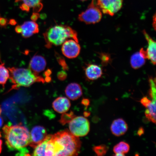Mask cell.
<instances>
[{"label": "cell", "instance_id": "6da1fadb", "mask_svg": "<svg viewBox=\"0 0 156 156\" xmlns=\"http://www.w3.org/2000/svg\"><path fill=\"white\" fill-rule=\"evenodd\" d=\"M81 145L79 137L68 130H63L51 135L47 143L46 155L77 156Z\"/></svg>", "mask_w": 156, "mask_h": 156}, {"label": "cell", "instance_id": "7a4b0ae2", "mask_svg": "<svg viewBox=\"0 0 156 156\" xmlns=\"http://www.w3.org/2000/svg\"><path fill=\"white\" fill-rule=\"evenodd\" d=\"M5 144L9 150L19 151L21 153H27L25 147L30 142V133L27 128L21 124L9 126L3 128Z\"/></svg>", "mask_w": 156, "mask_h": 156}, {"label": "cell", "instance_id": "3957f363", "mask_svg": "<svg viewBox=\"0 0 156 156\" xmlns=\"http://www.w3.org/2000/svg\"><path fill=\"white\" fill-rule=\"evenodd\" d=\"M43 35L46 44L45 46L48 48H51L53 45H60L68 38H72L79 42L77 32L67 25H56L51 27Z\"/></svg>", "mask_w": 156, "mask_h": 156}, {"label": "cell", "instance_id": "277c9868", "mask_svg": "<svg viewBox=\"0 0 156 156\" xmlns=\"http://www.w3.org/2000/svg\"><path fill=\"white\" fill-rule=\"evenodd\" d=\"M8 69L9 79L13 84L11 90L18 89L21 87H29L36 82L44 83L43 78L35 75L29 68L13 67Z\"/></svg>", "mask_w": 156, "mask_h": 156}, {"label": "cell", "instance_id": "5b68a950", "mask_svg": "<svg viewBox=\"0 0 156 156\" xmlns=\"http://www.w3.org/2000/svg\"><path fill=\"white\" fill-rule=\"evenodd\" d=\"M102 12L97 4L96 0H91L85 11L78 16V20L87 24H93L100 22L102 18Z\"/></svg>", "mask_w": 156, "mask_h": 156}, {"label": "cell", "instance_id": "8992f818", "mask_svg": "<svg viewBox=\"0 0 156 156\" xmlns=\"http://www.w3.org/2000/svg\"><path fill=\"white\" fill-rule=\"evenodd\" d=\"M70 132L74 136L80 137L88 134L90 130L89 121L84 117H75L69 122Z\"/></svg>", "mask_w": 156, "mask_h": 156}, {"label": "cell", "instance_id": "52a82bcc", "mask_svg": "<svg viewBox=\"0 0 156 156\" xmlns=\"http://www.w3.org/2000/svg\"><path fill=\"white\" fill-rule=\"evenodd\" d=\"M97 4L103 13L113 16L121 9L123 0H97Z\"/></svg>", "mask_w": 156, "mask_h": 156}, {"label": "cell", "instance_id": "ba28073f", "mask_svg": "<svg viewBox=\"0 0 156 156\" xmlns=\"http://www.w3.org/2000/svg\"><path fill=\"white\" fill-rule=\"evenodd\" d=\"M81 47L73 39L66 40L62 44V51L63 55L69 58H77L80 52Z\"/></svg>", "mask_w": 156, "mask_h": 156}, {"label": "cell", "instance_id": "9c48e42d", "mask_svg": "<svg viewBox=\"0 0 156 156\" xmlns=\"http://www.w3.org/2000/svg\"><path fill=\"white\" fill-rule=\"evenodd\" d=\"M30 142L29 145L34 148L46 139L47 134L45 129L41 126H36L30 133Z\"/></svg>", "mask_w": 156, "mask_h": 156}, {"label": "cell", "instance_id": "30bf717a", "mask_svg": "<svg viewBox=\"0 0 156 156\" xmlns=\"http://www.w3.org/2000/svg\"><path fill=\"white\" fill-rule=\"evenodd\" d=\"M46 65V60L43 56L36 55L31 58L29 68L35 75L39 76V74L45 69Z\"/></svg>", "mask_w": 156, "mask_h": 156}, {"label": "cell", "instance_id": "8fae6325", "mask_svg": "<svg viewBox=\"0 0 156 156\" xmlns=\"http://www.w3.org/2000/svg\"><path fill=\"white\" fill-rule=\"evenodd\" d=\"M142 32L148 43L147 48L145 50L147 59L155 65L156 61V42L145 30H144Z\"/></svg>", "mask_w": 156, "mask_h": 156}, {"label": "cell", "instance_id": "7c38bea8", "mask_svg": "<svg viewBox=\"0 0 156 156\" xmlns=\"http://www.w3.org/2000/svg\"><path fill=\"white\" fill-rule=\"evenodd\" d=\"M110 129L113 135L117 136H122L127 131L128 124L122 119H116L112 122Z\"/></svg>", "mask_w": 156, "mask_h": 156}, {"label": "cell", "instance_id": "4fadbf2b", "mask_svg": "<svg viewBox=\"0 0 156 156\" xmlns=\"http://www.w3.org/2000/svg\"><path fill=\"white\" fill-rule=\"evenodd\" d=\"M20 26L21 29V34L23 38L30 37L39 32L38 25L34 21H25Z\"/></svg>", "mask_w": 156, "mask_h": 156}, {"label": "cell", "instance_id": "5bb4252c", "mask_svg": "<svg viewBox=\"0 0 156 156\" xmlns=\"http://www.w3.org/2000/svg\"><path fill=\"white\" fill-rule=\"evenodd\" d=\"M86 76L90 80H95L99 79L103 75L102 68L97 64L87 65L85 69Z\"/></svg>", "mask_w": 156, "mask_h": 156}, {"label": "cell", "instance_id": "9a60e30c", "mask_svg": "<svg viewBox=\"0 0 156 156\" xmlns=\"http://www.w3.org/2000/svg\"><path fill=\"white\" fill-rule=\"evenodd\" d=\"M66 95L72 100H76L83 95L82 89L79 84L72 83L69 84L65 90Z\"/></svg>", "mask_w": 156, "mask_h": 156}, {"label": "cell", "instance_id": "2e32d148", "mask_svg": "<svg viewBox=\"0 0 156 156\" xmlns=\"http://www.w3.org/2000/svg\"><path fill=\"white\" fill-rule=\"evenodd\" d=\"M69 99L65 97H59L52 103V107L56 112L59 113H64L68 112L71 107Z\"/></svg>", "mask_w": 156, "mask_h": 156}, {"label": "cell", "instance_id": "e0dca14e", "mask_svg": "<svg viewBox=\"0 0 156 156\" xmlns=\"http://www.w3.org/2000/svg\"><path fill=\"white\" fill-rule=\"evenodd\" d=\"M145 58L141 55L139 52H136L130 58V65L134 69H139L145 64Z\"/></svg>", "mask_w": 156, "mask_h": 156}, {"label": "cell", "instance_id": "ac0fdd59", "mask_svg": "<svg viewBox=\"0 0 156 156\" xmlns=\"http://www.w3.org/2000/svg\"><path fill=\"white\" fill-rule=\"evenodd\" d=\"M129 150V144L125 142L121 141L114 146L113 151L115 156H123L128 153Z\"/></svg>", "mask_w": 156, "mask_h": 156}, {"label": "cell", "instance_id": "d6986e66", "mask_svg": "<svg viewBox=\"0 0 156 156\" xmlns=\"http://www.w3.org/2000/svg\"><path fill=\"white\" fill-rule=\"evenodd\" d=\"M145 115L146 118L151 122H156V101L152 100L146 107Z\"/></svg>", "mask_w": 156, "mask_h": 156}, {"label": "cell", "instance_id": "ffe728a7", "mask_svg": "<svg viewBox=\"0 0 156 156\" xmlns=\"http://www.w3.org/2000/svg\"><path fill=\"white\" fill-rule=\"evenodd\" d=\"M9 77V70L5 68L4 63H2L0 65V84L4 87Z\"/></svg>", "mask_w": 156, "mask_h": 156}, {"label": "cell", "instance_id": "44dd1931", "mask_svg": "<svg viewBox=\"0 0 156 156\" xmlns=\"http://www.w3.org/2000/svg\"><path fill=\"white\" fill-rule=\"evenodd\" d=\"M93 149L97 156H103L106 154L108 148L106 145H101L94 146Z\"/></svg>", "mask_w": 156, "mask_h": 156}, {"label": "cell", "instance_id": "7402d4cb", "mask_svg": "<svg viewBox=\"0 0 156 156\" xmlns=\"http://www.w3.org/2000/svg\"><path fill=\"white\" fill-rule=\"evenodd\" d=\"M75 117L73 113L71 112L69 114L64 113L62 115L61 119L60 120V123L62 125H65L67 123L71 121Z\"/></svg>", "mask_w": 156, "mask_h": 156}, {"label": "cell", "instance_id": "603a6c76", "mask_svg": "<svg viewBox=\"0 0 156 156\" xmlns=\"http://www.w3.org/2000/svg\"><path fill=\"white\" fill-rule=\"evenodd\" d=\"M55 56L58 63L61 66L64 71H68L69 68L65 59L63 56L56 52H55Z\"/></svg>", "mask_w": 156, "mask_h": 156}, {"label": "cell", "instance_id": "cb8c5ba5", "mask_svg": "<svg viewBox=\"0 0 156 156\" xmlns=\"http://www.w3.org/2000/svg\"><path fill=\"white\" fill-rule=\"evenodd\" d=\"M41 0H15V2H23V3L27 5L30 8L33 7L34 8L40 4Z\"/></svg>", "mask_w": 156, "mask_h": 156}, {"label": "cell", "instance_id": "d4e9b609", "mask_svg": "<svg viewBox=\"0 0 156 156\" xmlns=\"http://www.w3.org/2000/svg\"><path fill=\"white\" fill-rule=\"evenodd\" d=\"M99 58L103 66H107L110 63L111 58L110 55L106 53H101L99 54Z\"/></svg>", "mask_w": 156, "mask_h": 156}, {"label": "cell", "instance_id": "484cf974", "mask_svg": "<svg viewBox=\"0 0 156 156\" xmlns=\"http://www.w3.org/2000/svg\"><path fill=\"white\" fill-rule=\"evenodd\" d=\"M67 77V74L65 71L59 72L58 73V77L60 80H64L66 79Z\"/></svg>", "mask_w": 156, "mask_h": 156}, {"label": "cell", "instance_id": "4316f807", "mask_svg": "<svg viewBox=\"0 0 156 156\" xmlns=\"http://www.w3.org/2000/svg\"><path fill=\"white\" fill-rule=\"evenodd\" d=\"M151 101L149 99L146 97H144L143 98H142L140 101L141 104L143 105V106L145 107L148 104L151 102Z\"/></svg>", "mask_w": 156, "mask_h": 156}, {"label": "cell", "instance_id": "83f0119b", "mask_svg": "<svg viewBox=\"0 0 156 156\" xmlns=\"http://www.w3.org/2000/svg\"><path fill=\"white\" fill-rule=\"evenodd\" d=\"M7 20L4 17H0V25L2 27H5L7 24Z\"/></svg>", "mask_w": 156, "mask_h": 156}, {"label": "cell", "instance_id": "f1b7e54d", "mask_svg": "<svg viewBox=\"0 0 156 156\" xmlns=\"http://www.w3.org/2000/svg\"><path fill=\"white\" fill-rule=\"evenodd\" d=\"M40 15L38 13L34 12L33 13L31 17V19L33 21H36L37 20L39 17H40Z\"/></svg>", "mask_w": 156, "mask_h": 156}, {"label": "cell", "instance_id": "f546056e", "mask_svg": "<svg viewBox=\"0 0 156 156\" xmlns=\"http://www.w3.org/2000/svg\"><path fill=\"white\" fill-rule=\"evenodd\" d=\"M20 9L23 11L29 12L30 10V8L28 6L25 4L24 3H23L22 5H20Z\"/></svg>", "mask_w": 156, "mask_h": 156}, {"label": "cell", "instance_id": "4dcf8cb0", "mask_svg": "<svg viewBox=\"0 0 156 156\" xmlns=\"http://www.w3.org/2000/svg\"><path fill=\"white\" fill-rule=\"evenodd\" d=\"M82 104L86 106H88L90 104V101L87 99H83L82 101Z\"/></svg>", "mask_w": 156, "mask_h": 156}, {"label": "cell", "instance_id": "1f68e13d", "mask_svg": "<svg viewBox=\"0 0 156 156\" xmlns=\"http://www.w3.org/2000/svg\"><path fill=\"white\" fill-rule=\"evenodd\" d=\"M15 31L17 34H21V29L20 25H17L15 28Z\"/></svg>", "mask_w": 156, "mask_h": 156}, {"label": "cell", "instance_id": "d6a6232c", "mask_svg": "<svg viewBox=\"0 0 156 156\" xmlns=\"http://www.w3.org/2000/svg\"><path fill=\"white\" fill-rule=\"evenodd\" d=\"M144 129L142 128H140L138 130L137 133L138 135L141 136L144 133Z\"/></svg>", "mask_w": 156, "mask_h": 156}, {"label": "cell", "instance_id": "836d02e7", "mask_svg": "<svg viewBox=\"0 0 156 156\" xmlns=\"http://www.w3.org/2000/svg\"><path fill=\"white\" fill-rule=\"evenodd\" d=\"M16 22L14 19H11L9 20V24L12 25H14L16 24Z\"/></svg>", "mask_w": 156, "mask_h": 156}, {"label": "cell", "instance_id": "e575fe53", "mask_svg": "<svg viewBox=\"0 0 156 156\" xmlns=\"http://www.w3.org/2000/svg\"><path fill=\"white\" fill-rule=\"evenodd\" d=\"M51 70L50 69H48L47 70V71L45 72V76H46V77H49V76L51 75Z\"/></svg>", "mask_w": 156, "mask_h": 156}, {"label": "cell", "instance_id": "d590c367", "mask_svg": "<svg viewBox=\"0 0 156 156\" xmlns=\"http://www.w3.org/2000/svg\"><path fill=\"white\" fill-rule=\"evenodd\" d=\"M3 121L2 118V117L0 116V128L2 126H3Z\"/></svg>", "mask_w": 156, "mask_h": 156}, {"label": "cell", "instance_id": "8d00e7d4", "mask_svg": "<svg viewBox=\"0 0 156 156\" xmlns=\"http://www.w3.org/2000/svg\"><path fill=\"white\" fill-rule=\"evenodd\" d=\"M2 141L0 139V154L1 153L2 151Z\"/></svg>", "mask_w": 156, "mask_h": 156}, {"label": "cell", "instance_id": "74e56055", "mask_svg": "<svg viewBox=\"0 0 156 156\" xmlns=\"http://www.w3.org/2000/svg\"><path fill=\"white\" fill-rule=\"evenodd\" d=\"M84 114H86V115H85V116L87 117L88 116L90 115L89 112H85Z\"/></svg>", "mask_w": 156, "mask_h": 156}, {"label": "cell", "instance_id": "f35d334b", "mask_svg": "<svg viewBox=\"0 0 156 156\" xmlns=\"http://www.w3.org/2000/svg\"><path fill=\"white\" fill-rule=\"evenodd\" d=\"M2 112V109H1V106H0V115L1 114Z\"/></svg>", "mask_w": 156, "mask_h": 156}, {"label": "cell", "instance_id": "ab89813d", "mask_svg": "<svg viewBox=\"0 0 156 156\" xmlns=\"http://www.w3.org/2000/svg\"><path fill=\"white\" fill-rule=\"evenodd\" d=\"M80 1H87V0H80Z\"/></svg>", "mask_w": 156, "mask_h": 156}, {"label": "cell", "instance_id": "60d3db41", "mask_svg": "<svg viewBox=\"0 0 156 156\" xmlns=\"http://www.w3.org/2000/svg\"><path fill=\"white\" fill-rule=\"evenodd\" d=\"M2 136L1 133L0 132V138H1Z\"/></svg>", "mask_w": 156, "mask_h": 156}, {"label": "cell", "instance_id": "b9f144b4", "mask_svg": "<svg viewBox=\"0 0 156 156\" xmlns=\"http://www.w3.org/2000/svg\"><path fill=\"white\" fill-rule=\"evenodd\" d=\"M0 57H1V55H0Z\"/></svg>", "mask_w": 156, "mask_h": 156}]
</instances>
